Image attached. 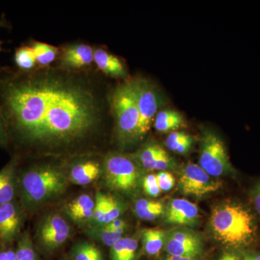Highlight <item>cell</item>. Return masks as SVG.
<instances>
[{
    "instance_id": "6da1fadb",
    "label": "cell",
    "mask_w": 260,
    "mask_h": 260,
    "mask_svg": "<svg viewBox=\"0 0 260 260\" xmlns=\"http://www.w3.org/2000/svg\"><path fill=\"white\" fill-rule=\"evenodd\" d=\"M95 67L0 68V112L8 140L39 153H72L93 143L112 119L113 87ZM113 120V119H112Z\"/></svg>"
},
{
    "instance_id": "d6a6232c",
    "label": "cell",
    "mask_w": 260,
    "mask_h": 260,
    "mask_svg": "<svg viewBox=\"0 0 260 260\" xmlns=\"http://www.w3.org/2000/svg\"><path fill=\"white\" fill-rule=\"evenodd\" d=\"M107 229L110 230L114 231V232H118V231H125L126 229V223L122 219L117 218L116 220H113L110 223L104 225Z\"/></svg>"
},
{
    "instance_id": "f1b7e54d",
    "label": "cell",
    "mask_w": 260,
    "mask_h": 260,
    "mask_svg": "<svg viewBox=\"0 0 260 260\" xmlns=\"http://www.w3.org/2000/svg\"><path fill=\"white\" fill-rule=\"evenodd\" d=\"M108 194L102 191H97L95 198V206L93 209L92 223L93 226H102L104 225L106 213H107Z\"/></svg>"
},
{
    "instance_id": "52a82bcc",
    "label": "cell",
    "mask_w": 260,
    "mask_h": 260,
    "mask_svg": "<svg viewBox=\"0 0 260 260\" xmlns=\"http://www.w3.org/2000/svg\"><path fill=\"white\" fill-rule=\"evenodd\" d=\"M133 81L140 114L139 142L144 138L153 124L155 116L165 103V99L160 89L148 78L138 76L133 78Z\"/></svg>"
},
{
    "instance_id": "836d02e7",
    "label": "cell",
    "mask_w": 260,
    "mask_h": 260,
    "mask_svg": "<svg viewBox=\"0 0 260 260\" xmlns=\"http://www.w3.org/2000/svg\"><path fill=\"white\" fill-rule=\"evenodd\" d=\"M251 200L253 205L260 215V182L258 183L251 191Z\"/></svg>"
},
{
    "instance_id": "7c38bea8",
    "label": "cell",
    "mask_w": 260,
    "mask_h": 260,
    "mask_svg": "<svg viewBox=\"0 0 260 260\" xmlns=\"http://www.w3.org/2000/svg\"><path fill=\"white\" fill-rule=\"evenodd\" d=\"M130 155L142 169L146 170L164 172L176 167L174 159L156 142H148Z\"/></svg>"
},
{
    "instance_id": "ac0fdd59",
    "label": "cell",
    "mask_w": 260,
    "mask_h": 260,
    "mask_svg": "<svg viewBox=\"0 0 260 260\" xmlns=\"http://www.w3.org/2000/svg\"><path fill=\"white\" fill-rule=\"evenodd\" d=\"M95 200L88 194H82L73 200L66 208L67 214L78 223L92 222Z\"/></svg>"
},
{
    "instance_id": "83f0119b",
    "label": "cell",
    "mask_w": 260,
    "mask_h": 260,
    "mask_svg": "<svg viewBox=\"0 0 260 260\" xmlns=\"http://www.w3.org/2000/svg\"><path fill=\"white\" fill-rule=\"evenodd\" d=\"M16 260H37L31 238L28 232H25L19 239L16 250Z\"/></svg>"
},
{
    "instance_id": "2e32d148",
    "label": "cell",
    "mask_w": 260,
    "mask_h": 260,
    "mask_svg": "<svg viewBox=\"0 0 260 260\" xmlns=\"http://www.w3.org/2000/svg\"><path fill=\"white\" fill-rule=\"evenodd\" d=\"M103 164L95 158H84L76 162L70 172V180L77 185H88L100 177Z\"/></svg>"
},
{
    "instance_id": "484cf974",
    "label": "cell",
    "mask_w": 260,
    "mask_h": 260,
    "mask_svg": "<svg viewBox=\"0 0 260 260\" xmlns=\"http://www.w3.org/2000/svg\"><path fill=\"white\" fill-rule=\"evenodd\" d=\"M124 232L125 231L114 232V231L110 230L104 225H102V226H92L87 232V234L91 239L99 241L104 245L111 248L119 239L124 237L123 235H124Z\"/></svg>"
},
{
    "instance_id": "ffe728a7",
    "label": "cell",
    "mask_w": 260,
    "mask_h": 260,
    "mask_svg": "<svg viewBox=\"0 0 260 260\" xmlns=\"http://www.w3.org/2000/svg\"><path fill=\"white\" fill-rule=\"evenodd\" d=\"M35 54L38 68H47L54 64L59 54V47L42 42L32 40L29 43Z\"/></svg>"
},
{
    "instance_id": "4dcf8cb0",
    "label": "cell",
    "mask_w": 260,
    "mask_h": 260,
    "mask_svg": "<svg viewBox=\"0 0 260 260\" xmlns=\"http://www.w3.org/2000/svg\"><path fill=\"white\" fill-rule=\"evenodd\" d=\"M143 186L145 193L152 198H157L161 193L155 174L145 176L143 180Z\"/></svg>"
},
{
    "instance_id": "3957f363",
    "label": "cell",
    "mask_w": 260,
    "mask_h": 260,
    "mask_svg": "<svg viewBox=\"0 0 260 260\" xmlns=\"http://www.w3.org/2000/svg\"><path fill=\"white\" fill-rule=\"evenodd\" d=\"M18 177L20 205L24 211H34L60 196L68 187L66 175L56 165L34 166L25 169Z\"/></svg>"
},
{
    "instance_id": "e575fe53",
    "label": "cell",
    "mask_w": 260,
    "mask_h": 260,
    "mask_svg": "<svg viewBox=\"0 0 260 260\" xmlns=\"http://www.w3.org/2000/svg\"><path fill=\"white\" fill-rule=\"evenodd\" d=\"M9 143L8 140V132L3 115L0 112V145H5Z\"/></svg>"
},
{
    "instance_id": "9c48e42d",
    "label": "cell",
    "mask_w": 260,
    "mask_h": 260,
    "mask_svg": "<svg viewBox=\"0 0 260 260\" xmlns=\"http://www.w3.org/2000/svg\"><path fill=\"white\" fill-rule=\"evenodd\" d=\"M165 247L169 255L196 259L203 252V239L190 229H174L167 234Z\"/></svg>"
},
{
    "instance_id": "7a4b0ae2",
    "label": "cell",
    "mask_w": 260,
    "mask_h": 260,
    "mask_svg": "<svg viewBox=\"0 0 260 260\" xmlns=\"http://www.w3.org/2000/svg\"><path fill=\"white\" fill-rule=\"evenodd\" d=\"M210 228L220 244L237 249L251 245L257 237L254 215L246 206L235 202L223 203L213 208Z\"/></svg>"
},
{
    "instance_id": "1f68e13d",
    "label": "cell",
    "mask_w": 260,
    "mask_h": 260,
    "mask_svg": "<svg viewBox=\"0 0 260 260\" xmlns=\"http://www.w3.org/2000/svg\"><path fill=\"white\" fill-rule=\"evenodd\" d=\"M156 178L159 188L161 191H170L175 185V178L172 175V173L168 171L159 172L156 174Z\"/></svg>"
},
{
    "instance_id": "44dd1931",
    "label": "cell",
    "mask_w": 260,
    "mask_h": 260,
    "mask_svg": "<svg viewBox=\"0 0 260 260\" xmlns=\"http://www.w3.org/2000/svg\"><path fill=\"white\" fill-rule=\"evenodd\" d=\"M165 212V205L156 200L140 199L135 205V215L141 220L148 221L156 220L164 215Z\"/></svg>"
},
{
    "instance_id": "f35d334b",
    "label": "cell",
    "mask_w": 260,
    "mask_h": 260,
    "mask_svg": "<svg viewBox=\"0 0 260 260\" xmlns=\"http://www.w3.org/2000/svg\"><path fill=\"white\" fill-rule=\"evenodd\" d=\"M243 260H260V254H251L246 256Z\"/></svg>"
},
{
    "instance_id": "5b68a950",
    "label": "cell",
    "mask_w": 260,
    "mask_h": 260,
    "mask_svg": "<svg viewBox=\"0 0 260 260\" xmlns=\"http://www.w3.org/2000/svg\"><path fill=\"white\" fill-rule=\"evenodd\" d=\"M141 169L131 155L118 152L108 153L103 162L106 184L113 190L120 192H131L136 189Z\"/></svg>"
},
{
    "instance_id": "7402d4cb",
    "label": "cell",
    "mask_w": 260,
    "mask_h": 260,
    "mask_svg": "<svg viewBox=\"0 0 260 260\" xmlns=\"http://www.w3.org/2000/svg\"><path fill=\"white\" fill-rule=\"evenodd\" d=\"M167 234L159 229H149L143 231L142 242L143 248L149 256L158 255L165 246Z\"/></svg>"
},
{
    "instance_id": "f546056e",
    "label": "cell",
    "mask_w": 260,
    "mask_h": 260,
    "mask_svg": "<svg viewBox=\"0 0 260 260\" xmlns=\"http://www.w3.org/2000/svg\"><path fill=\"white\" fill-rule=\"evenodd\" d=\"M124 205L121 203L120 200L108 194L107 213L104 225L119 218L124 212Z\"/></svg>"
},
{
    "instance_id": "8d00e7d4",
    "label": "cell",
    "mask_w": 260,
    "mask_h": 260,
    "mask_svg": "<svg viewBox=\"0 0 260 260\" xmlns=\"http://www.w3.org/2000/svg\"><path fill=\"white\" fill-rule=\"evenodd\" d=\"M219 260H243L240 256L233 252H224Z\"/></svg>"
},
{
    "instance_id": "5bb4252c",
    "label": "cell",
    "mask_w": 260,
    "mask_h": 260,
    "mask_svg": "<svg viewBox=\"0 0 260 260\" xmlns=\"http://www.w3.org/2000/svg\"><path fill=\"white\" fill-rule=\"evenodd\" d=\"M166 223L180 226H191L200 218V210L197 205L185 199L172 200L166 208Z\"/></svg>"
},
{
    "instance_id": "74e56055",
    "label": "cell",
    "mask_w": 260,
    "mask_h": 260,
    "mask_svg": "<svg viewBox=\"0 0 260 260\" xmlns=\"http://www.w3.org/2000/svg\"><path fill=\"white\" fill-rule=\"evenodd\" d=\"M165 260H196L194 258L184 257V256H171L169 255Z\"/></svg>"
},
{
    "instance_id": "8fae6325",
    "label": "cell",
    "mask_w": 260,
    "mask_h": 260,
    "mask_svg": "<svg viewBox=\"0 0 260 260\" xmlns=\"http://www.w3.org/2000/svg\"><path fill=\"white\" fill-rule=\"evenodd\" d=\"M71 234L69 224L59 214H51L42 220L37 237L44 249L51 251L60 247Z\"/></svg>"
},
{
    "instance_id": "8992f818",
    "label": "cell",
    "mask_w": 260,
    "mask_h": 260,
    "mask_svg": "<svg viewBox=\"0 0 260 260\" xmlns=\"http://www.w3.org/2000/svg\"><path fill=\"white\" fill-rule=\"evenodd\" d=\"M199 166L214 178L233 172L226 147L213 130L205 129L200 140Z\"/></svg>"
},
{
    "instance_id": "4316f807",
    "label": "cell",
    "mask_w": 260,
    "mask_h": 260,
    "mask_svg": "<svg viewBox=\"0 0 260 260\" xmlns=\"http://www.w3.org/2000/svg\"><path fill=\"white\" fill-rule=\"evenodd\" d=\"M74 260H104L102 251L94 244L83 242L77 244L72 251Z\"/></svg>"
},
{
    "instance_id": "d6986e66",
    "label": "cell",
    "mask_w": 260,
    "mask_h": 260,
    "mask_svg": "<svg viewBox=\"0 0 260 260\" xmlns=\"http://www.w3.org/2000/svg\"><path fill=\"white\" fill-rule=\"evenodd\" d=\"M185 119L180 112L174 109H164L157 113L154 128L159 133H172L185 126Z\"/></svg>"
},
{
    "instance_id": "d4e9b609",
    "label": "cell",
    "mask_w": 260,
    "mask_h": 260,
    "mask_svg": "<svg viewBox=\"0 0 260 260\" xmlns=\"http://www.w3.org/2000/svg\"><path fill=\"white\" fill-rule=\"evenodd\" d=\"M16 69L22 72H30L38 68L35 54L30 44H23L16 48L14 54Z\"/></svg>"
},
{
    "instance_id": "277c9868",
    "label": "cell",
    "mask_w": 260,
    "mask_h": 260,
    "mask_svg": "<svg viewBox=\"0 0 260 260\" xmlns=\"http://www.w3.org/2000/svg\"><path fill=\"white\" fill-rule=\"evenodd\" d=\"M110 104L114 136L118 144L126 148L138 143L140 114L133 78L123 80L113 87Z\"/></svg>"
},
{
    "instance_id": "4fadbf2b",
    "label": "cell",
    "mask_w": 260,
    "mask_h": 260,
    "mask_svg": "<svg viewBox=\"0 0 260 260\" xmlns=\"http://www.w3.org/2000/svg\"><path fill=\"white\" fill-rule=\"evenodd\" d=\"M23 211L15 200L0 205V243L10 244L18 237L23 225Z\"/></svg>"
},
{
    "instance_id": "d590c367",
    "label": "cell",
    "mask_w": 260,
    "mask_h": 260,
    "mask_svg": "<svg viewBox=\"0 0 260 260\" xmlns=\"http://www.w3.org/2000/svg\"><path fill=\"white\" fill-rule=\"evenodd\" d=\"M0 260H16V254L13 249L0 251Z\"/></svg>"
},
{
    "instance_id": "ba28073f",
    "label": "cell",
    "mask_w": 260,
    "mask_h": 260,
    "mask_svg": "<svg viewBox=\"0 0 260 260\" xmlns=\"http://www.w3.org/2000/svg\"><path fill=\"white\" fill-rule=\"evenodd\" d=\"M178 185L183 194L200 198L218 191L222 183L210 176L198 164L188 162L181 168Z\"/></svg>"
},
{
    "instance_id": "ab89813d",
    "label": "cell",
    "mask_w": 260,
    "mask_h": 260,
    "mask_svg": "<svg viewBox=\"0 0 260 260\" xmlns=\"http://www.w3.org/2000/svg\"><path fill=\"white\" fill-rule=\"evenodd\" d=\"M1 25V24H0ZM2 44H3V42L0 41V51H3V48H2Z\"/></svg>"
},
{
    "instance_id": "9a60e30c",
    "label": "cell",
    "mask_w": 260,
    "mask_h": 260,
    "mask_svg": "<svg viewBox=\"0 0 260 260\" xmlns=\"http://www.w3.org/2000/svg\"><path fill=\"white\" fill-rule=\"evenodd\" d=\"M93 62L95 68L107 78L126 80L129 73L120 58L103 47H94Z\"/></svg>"
},
{
    "instance_id": "603a6c76",
    "label": "cell",
    "mask_w": 260,
    "mask_h": 260,
    "mask_svg": "<svg viewBox=\"0 0 260 260\" xmlns=\"http://www.w3.org/2000/svg\"><path fill=\"white\" fill-rule=\"evenodd\" d=\"M138 242L133 237H122L111 247L112 260H134Z\"/></svg>"
},
{
    "instance_id": "30bf717a",
    "label": "cell",
    "mask_w": 260,
    "mask_h": 260,
    "mask_svg": "<svg viewBox=\"0 0 260 260\" xmlns=\"http://www.w3.org/2000/svg\"><path fill=\"white\" fill-rule=\"evenodd\" d=\"M54 65L61 69L80 71L93 68L94 47L82 42L69 43L59 47Z\"/></svg>"
},
{
    "instance_id": "cb8c5ba5",
    "label": "cell",
    "mask_w": 260,
    "mask_h": 260,
    "mask_svg": "<svg viewBox=\"0 0 260 260\" xmlns=\"http://www.w3.org/2000/svg\"><path fill=\"white\" fill-rule=\"evenodd\" d=\"M166 146L171 151L178 154L189 153L194 144L192 135L182 131L172 132L168 135L165 141Z\"/></svg>"
},
{
    "instance_id": "e0dca14e",
    "label": "cell",
    "mask_w": 260,
    "mask_h": 260,
    "mask_svg": "<svg viewBox=\"0 0 260 260\" xmlns=\"http://www.w3.org/2000/svg\"><path fill=\"white\" fill-rule=\"evenodd\" d=\"M18 158L15 157L0 170V205L14 201L18 194Z\"/></svg>"
}]
</instances>
